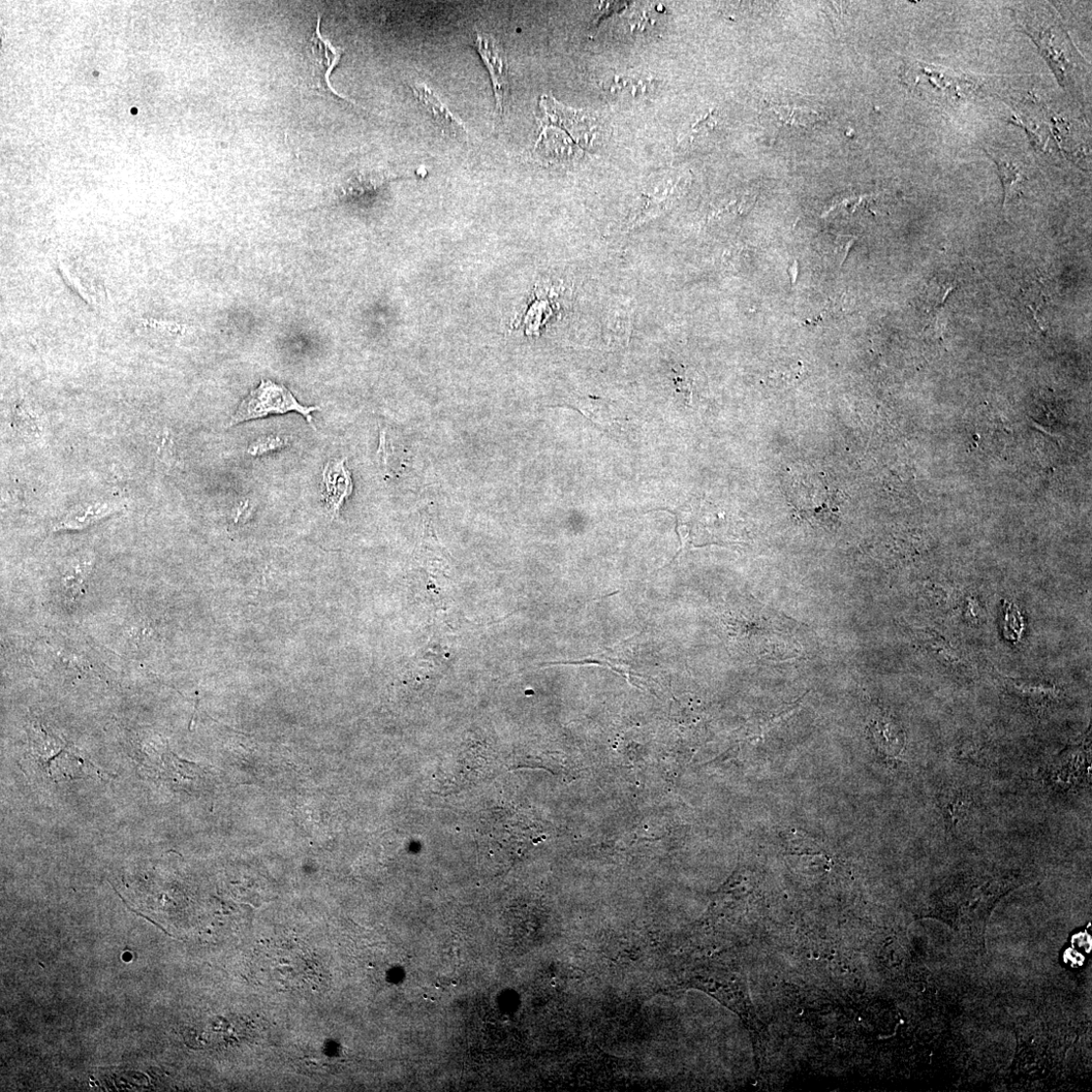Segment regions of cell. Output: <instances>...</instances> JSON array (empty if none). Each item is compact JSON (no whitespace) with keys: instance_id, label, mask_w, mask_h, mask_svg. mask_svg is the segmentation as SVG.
Segmentation results:
<instances>
[{"instance_id":"cell-18","label":"cell","mask_w":1092,"mask_h":1092,"mask_svg":"<svg viewBox=\"0 0 1092 1092\" xmlns=\"http://www.w3.org/2000/svg\"><path fill=\"white\" fill-rule=\"evenodd\" d=\"M777 117L783 119L785 123L799 124V126H809L814 120H817L819 116L814 112H803L802 109H790L788 107H779L774 110Z\"/></svg>"},{"instance_id":"cell-4","label":"cell","mask_w":1092,"mask_h":1092,"mask_svg":"<svg viewBox=\"0 0 1092 1092\" xmlns=\"http://www.w3.org/2000/svg\"><path fill=\"white\" fill-rule=\"evenodd\" d=\"M30 748L40 772L48 778L85 777L91 773V766L81 759L76 751L49 732L44 726L36 724L29 734Z\"/></svg>"},{"instance_id":"cell-20","label":"cell","mask_w":1092,"mask_h":1092,"mask_svg":"<svg viewBox=\"0 0 1092 1092\" xmlns=\"http://www.w3.org/2000/svg\"><path fill=\"white\" fill-rule=\"evenodd\" d=\"M16 419H17V422L19 423V426L23 430H24L25 432L36 431V422H35L34 418H32V416H30L28 411L25 408H24L22 404H21V407L19 408V410L17 412V418Z\"/></svg>"},{"instance_id":"cell-16","label":"cell","mask_w":1092,"mask_h":1092,"mask_svg":"<svg viewBox=\"0 0 1092 1092\" xmlns=\"http://www.w3.org/2000/svg\"><path fill=\"white\" fill-rule=\"evenodd\" d=\"M632 309L630 306L617 305L609 311L605 319V330L612 338L622 340L629 338L632 331Z\"/></svg>"},{"instance_id":"cell-3","label":"cell","mask_w":1092,"mask_h":1092,"mask_svg":"<svg viewBox=\"0 0 1092 1092\" xmlns=\"http://www.w3.org/2000/svg\"><path fill=\"white\" fill-rule=\"evenodd\" d=\"M318 410H320L319 405H316V407L303 405L284 385L262 380L261 385L240 403L228 427L246 421L266 418L270 415L296 412L307 418L310 426L316 429L311 413Z\"/></svg>"},{"instance_id":"cell-10","label":"cell","mask_w":1092,"mask_h":1092,"mask_svg":"<svg viewBox=\"0 0 1092 1092\" xmlns=\"http://www.w3.org/2000/svg\"><path fill=\"white\" fill-rule=\"evenodd\" d=\"M298 947L289 948L288 950L282 949L279 953L273 952L270 959H266L265 966L271 969L272 980L287 985H295L299 987L302 981L307 982L308 978L303 973L307 974L308 966L307 961H303L305 956L302 954Z\"/></svg>"},{"instance_id":"cell-11","label":"cell","mask_w":1092,"mask_h":1092,"mask_svg":"<svg viewBox=\"0 0 1092 1092\" xmlns=\"http://www.w3.org/2000/svg\"><path fill=\"white\" fill-rule=\"evenodd\" d=\"M321 21L322 18L320 14H318L315 34L314 37L311 38V52H313L318 68L321 69V83L324 84V86L329 91H331L332 95H334L335 97H338L341 100H345L351 104L356 105L349 98L340 95V93L332 86L330 80L332 72L339 65L342 55L345 54V49L333 45L329 38H326L322 35Z\"/></svg>"},{"instance_id":"cell-17","label":"cell","mask_w":1092,"mask_h":1092,"mask_svg":"<svg viewBox=\"0 0 1092 1092\" xmlns=\"http://www.w3.org/2000/svg\"><path fill=\"white\" fill-rule=\"evenodd\" d=\"M1011 688L1016 693L1024 696L1029 701L1050 702L1057 696L1055 688H1049V686L1011 682Z\"/></svg>"},{"instance_id":"cell-19","label":"cell","mask_w":1092,"mask_h":1092,"mask_svg":"<svg viewBox=\"0 0 1092 1092\" xmlns=\"http://www.w3.org/2000/svg\"><path fill=\"white\" fill-rule=\"evenodd\" d=\"M286 446V442L277 435H270L263 437V439L256 442L251 448L248 449V453L253 456H260L270 451L282 450Z\"/></svg>"},{"instance_id":"cell-13","label":"cell","mask_w":1092,"mask_h":1092,"mask_svg":"<svg viewBox=\"0 0 1092 1092\" xmlns=\"http://www.w3.org/2000/svg\"><path fill=\"white\" fill-rule=\"evenodd\" d=\"M92 567V557L87 555L74 558L66 566L61 577V591L68 604H76L80 600Z\"/></svg>"},{"instance_id":"cell-7","label":"cell","mask_w":1092,"mask_h":1092,"mask_svg":"<svg viewBox=\"0 0 1092 1092\" xmlns=\"http://www.w3.org/2000/svg\"><path fill=\"white\" fill-rule=\"evenodd\" d=\"M986 152L992 158L1000 171L1001 179L1005 192V207L1023 189L1024 183L1028 179V165L1021 156L1016 154L1011 150L987 149Z\"/></svg>"},{"instance_id":"cell-8","label":"cell","mask_w":1092,"mask_h":1092,"mask_svg":"<svg viewBox=\"0 0 1092 1092\" xmlns=\"http://www.w3.org/2000/svg\"><path fill=\"white\" fill-rule=\"evenodd\" d=\"M415 98L426 109L437 127L449 137L460 141L469 140V132L464 124L435 96V93L425 84H415L413 87Z\"/></svg>"},{"instance_id":"cell-5","label":"cell","mask_w":1092,"mask_h":1092,"mask_svg":"<svg viewBox=\"0 0 1092 1092\" xmlns=\"http://www.w3.org/2000/svg\"><path fill=\"white\" fill-rule=\"evenodd\" d=\"M901 78L912 89H925L932 98L950 100L952 103L971 98L977 87L976 82L969 75L921 62H915L904 69Z\"/></svg>"},{"instance_id":"cell-1","label":"cell","mask_w":1092,"mask_h":1092,"mask_svg":"<svg viewBox=\"0 0 1092 1092\" xmlns=\"http://www.w3.org/2000/svg\"><path fill=\"white\" fill-rule=\"evenodd\" d=\"M542 132L536 152L548 163H567L583 159L597 134V124L591 117L568 109L551 97L540 102Z\"/></svg>"},{"instance_id":"cell-2","label":"cell","mask_w":1092,"mask_h":1092,"mask_svg":"<svg viewBox=\"0 0 1092 1092\" xmlns=\"http://www.w3.org/2000/svg\"><path fill=\"white\" fill-rule=\"evenodd\" d=\"M1019 22L1048 60L1059 82L1073 89L1082 69L1081 56L1057 16L1048 8L1036 6L1022 11Z\"/></svg>"},{"instance_id":"cell-9","label":"cell","mask_w":1092,"mask_h":1092,"mask_svg":"<svg viewBox=\"0 0 1092 1092\" xmlns=\"http://www.w3.org/2000/svg\"><path fill=\"white\" fill-rule=\"evenodd\" d=\"M324 498L328 508L337 516L347 499L353 494L354 483L346 459H332L323 471Z\"/></svg>"},{"instance_id":"cell-12","label":"cell","mask_w":1092,"mask_h":1092,"mask_svg":"<svg viewBox=\"0 0 1092 1092\" xmlns=\"http://www.w3.org/2000/svg\"><path fill=\"white\" fill-rule=\"evenodd\" d=\"M682 191L683 185L681 179L674 181L672 176L667 178L664 177L660 181L654 180L646 185L643 191L646 205L643 208V212L641 214L637 225L670 209L674 201L681 196Z\"/></svg>"},{"instance_id":"cell-15","label":"cell","mask_w":1092,"mask_h":1092,"mask_svg":"<svg viewBox=\"0 0 1092 1092\" xmlns=\"http://www.w3.org/2000/svg\"><path fill=\"white\" fill-rule=\"evenodd\" d=\"M874 741L878 751L889 757L898 756L904 745L902 731L892 722L881 721L874 724L871 729Z\"/></svg>"},{"instance_id":"cell-14","label":"cell","mask_w":1092,"mask_h":1092,"mask_svg":"<svg viewBox=\"0 0 1092 1092\" xmlns=\"http://www.w3.org/2000/svg\"><path fill=\"white\" fill-rule=\"evenodd\" d=\"M118 506L112 504H93L78 507L69 512L56 525V529H81L116 512Z\"/></svg>"},{"instance_id":"cell-6","label":"cell","mask_w":1092,"mask_h":1092,"mask_svg":"<svg viewBox=\"0 0 1092 1092\" xmlns=\"http://www.w3.org/2000/svg\"><path fill=\"white\" fill-rule=\"evenodd\" d=\"M475 47L483 59L493 84L496 109L499 116L504 115L510 98V81L507 57L504 49L494 36L477 33Z\"/></svg>"}]
</instances>
